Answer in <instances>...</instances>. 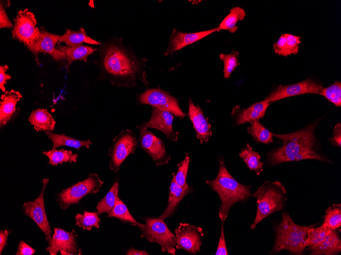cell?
<instances>
[{
	"label": "cell",
	"instance_id": "e575fe53",
	"mask_svg": "<svg viewBox=\"0 0 341 255\" xmlns=\"http://www.w3.org/2000/svg\"><path fill=\"white\" fill-rule=\"evenodd\" d=\"M97 212L83 211V214L78 213L75 216L76 225L83 230L90 231L93 227L99 228L101 219Z\"/></svg>",
	"mask_w": 341,
	"mask_h": 255
},
{
	"label": "cell",
	"instance_id": "e0dca14e",
	"mask_svg": "<svg viewBox=\"0 0 341 255\" xmlns=\"http://www.w3.org/2000/svg\"><path fill=\"white\" fill-rule=\"evenodd\" d=\"M215 32H218L217 27L194 33H183L174 28L170 34L169 43L164 55H172L175 52Z\"/></svg>",
	"mask_w": 341,
	"mask_h": 255
},
{
	"label": "cell",
	"instance_id": "bcb514c9",
	"mask_svg": "<svg viewBox=\"0 0 341 255\" xmlns=\"http://www.w3.org/2000/svg\"><path fill=\"white\" fill-rule=\"evenodd\" d=\"M12 232V230H5L0 231V254L7 245L8 235Z\"/></svg>",
	"mask_w": 341,
	"mask_h": 255
},
{
	"label": "cell",
	"instance_id": "ba28073f",
	"mask_svg": "<svg viewBox=\"0 0 341 255\" xmlns=\"http://www.w3.org/2000/svg\"><path fill=\"white\" fill-rule=\"evenodd\" d=\"M138 146L135 133L130 129L121 131L113 139L109 149V167L115 173L118 172L123 161L133 154Z\"/></svg>",
	"mask_w": 341,
	"mask_h": 255
},
{
	"label": "cell",
	"instance_id": "9c48e42d",
	"mask_svg": "<svg viewBox=\"0 0 341 255\" xmlns=\"http://www.w3.org/2000/svg\"><path fill=\"white\" fill-rule=\"evenodd\" d=\"M14 21L13 37L23 43L28 49L32 47L40 34L34 14L28 9L20 10Z\"/></svg>",
	"mask_w": 341,
	"mask_h": 255
},
{
	"label": "cell",
	"instance_id": "f546056e",
	"mask_svg": "<svg viewBox=\"0 0 341 255\" xmlns=\"http://www.w3.org/2000/svg\"><path fill=\"white\" fill-rule=\"evenodd\" d=\"M239 155L249 168L251 171H254L257 175L263 171V163L260 160L261 157L258 152L253 151L249 144H247L246 147L242 149Z\"/></svg>",
	"mask_w": 341,
	"mask_h": 255
},
{
	"label": "cell",
	"instance_id": "5b68a950",
	"mask_svg": "<svg viewBox=\"0 0 341 255\" xmlns=\"http://www.w3.org/2000/svg\"><path fill=\"white\" fill-rule=\"evenodd\" d=\"M286 189L279 181L266 180L252 196L257 200V210L254 222L251 225L254 230L257 224L272 213L280 211L286 205Z\"/></svg>",
	"mask_w": 341,
	"mask_h": 255
},
{
	"label": "cell",
	"instance_id": "ab89813d",
	"mask_svg": "<svg viewBox=\"0 0 341 255\" xmlns=\"http://www.w3.org/2000/svg\"><path fill=\"white\" fill-rule=\"evenodd\" d=\"M190 159L188 153L183 160L177 164L178 169L176 174H174L175 179L177 184L183 188L188 185L186 182V177L189 167Z\"/></svg>",
	"mask_w": 341,
	"mask_h": 255
},
{
	"label": "cell",
	"instance_id": "d6986e66",
	"mask_svg": "<svg viewBox=\"0 0 341 255\" xmlns=\"http://www.w3.org/2000/svg\"><path fill=\"white\" fill-rule=\"evenodd\" d=\"M188 115L197 133L196 136L202 144L209 141L212 135L211 125L206 118L201 107L194 104L191 98L189 99Z\"/></svg>",
	"mask_w": 341,
	"mask_h": 255
},
{
	"label": "cell",
	"instance_id": "6da1fadb",
	"mask_svg": "<svg viewBox=\"0 0 341 255\" xmlns=\"http://www.w3.org/2000/svg\"><path fill=\"white\" fill-rule=\"evenodd\" d=\"M102 50V75L112 84L132 88L138 86V81L149 84L144 71L147 59L137 56L131 47L120 40L108 43Z\"/></svg>",
	"mask_w": 341,
	"mask_h": 255
},
{
	"label": "cell",
	"instance_id": "ac0fdd59",
	"mask_svg": "<svg viewBox=\"0 0 341 255\" xmlns=\"http://www.w3.org/2000/svg\"><path fill=\"white\" fill-rule=\"evenodd\" d=\"M61 36L48 33L45 30L40 31V36L36 40L34 45L29 48L36 57L39 52H44L50 54L55 61L65 59V55L63 52L58 50L56 47L59 42ZM37 63L38 62L37 61Z\"/></svg>",
	"mask_w": 341,
	"mask_h": 255
},
{
	"label": "cell",
	"instance_id": "7dc6e473",
	"mask_svg": "<svg viewBox=\"0 0 341 255\" xmlns=\"http://www.w3.org/2000/svg\"><path fill=\"white\" fill-rule=\"evenodd\" d=\"M127 255H149L150 254L145 250H138L134 248L129 249L127 252Z\"/></svg>",
	"mask_w": 341,
	"mask_h": 255
},
{
	"label": "cell",
	"instance_id": "d4e9b609",
	"mask_svg": "<svg viewBox=\"0 0 341 255\" xmlns=\"http://www.w3.org/2000/svg\"><path fill=\"white\" fill-rule=\"evenodd\" d=\"M340 251V239L335 230L331 229L322 243L310 254L335 255Z\"/></svg>",
	"mask_w": 341,
	"mask_h": 255
},
{
	"label": "cell",
	"instance_id": "52a82bcc",
	"mask_svg": "<svg viewBox=\"0 0 341 255\" xmlns=\"http://www.w3.org/2000/svg\"><path fill=\"white\" fill-rule=\"evenodd\" d=\"M104 182L98 175L91 173L86 179L63 189L58 194V201L62 209L76 204L85 196L97 193Z\"/></svg>",
	"mask_w": 341,
	"mask_h": 255
},
{
	"label": "cell",
	"instance_id": "484cf974",
	"mask_svg": "<svg viewBox=\"0 0 341 255\" xmlns=\"http://www.w3.org/2000/svg\"><path fill=\"white\" fill-rule=\"evenodd\" d=\"M45 133L48 138L52 141V150H53L61 146L69 147L77 150H79L81 147H85L89 149L90 145L92 144L89 139L86 140H80L70 137L65 134L54 133L52 131H47Z\"/></svg>",
	"mask_w": 341,
	"mask_h": 255
},
{
	"label": "cell",
	"instance_id": "4dcf8cb0",
	"mask_svg": "<svg viewBox=\"0 0 341 255\" xmlns=\"http://www.w3.org/2000/svg\"><path fill=\"white\" fill-rule=\"evenodd\" d=\"M107 217H115L121 220L124 223H130L132 225L137 226L139 229L144 224L137 222L131 215L126 205L118 197L115 205L112 211L108 214Z\"/></svg>",
	"mask_w": 341,
	"mask_h": 255
},
{
	"label": "cell",
	"instance_id": "8fae6325",
	"mask_svg": "<svg viewBox=\"0 0 341 255\" xmlns=\"http://www.w3.org/2000/svg\"><path fill=\"white\" fill-rule=\"evenodd\" d=\"M42 182L43 186L39 195L33 201L23 203L22 209L25 215L32 219L44 234L48 244L52 237L51 226L45 210L44 192L49 179H44Z\"/></svg>",
	"mask_w": 341,
	"mask_h": 255
},
{
	"label": "cell",
	"instance_id": "44dd1931",
	"mask_svg": "<svg viewBox=\"0 0 341 255\" xmlns=\"http://www.w3.org/2000/svg\"><path fill=\"white\" fill-rule=\"evenodd\" d=\"M18 91L13 89L6 91L1 97L0 126L2 127L8 123L16 112L17 103L22 98Z\"/></svg>",
	"mask_w": 341,
	"mask_h": 255
},
{
	"label": "cell",
	"instance_id": "74e56055",
	"mask_svg": "<svg viewBox=\"0 0 341 255\" xmlns=\"http://www.w3.org/2000/svg\"><path fill=\"white\" fill-rule=\"evenodd\" d=\"M238 52L235 50H232L228 54L221 53L220 54V60L224 63L223 73L225 78H229L231 73L237 66L240 65L238 60Z\"/></svg>",
	"mask_w": 341,
	"mask_h": 255
},
{
	"label": "cell",
	"instance_id": "9a60e30c",
	"mask_svg": "<svg viewBox=\"0 0 341 255\" xmlns=\"http://www.w3.org/2000/svg\"><path fill=\"white\" fill-rule=\"evenodd\" d=\"M173 120L174 116L170 112L153 107L150 120L137 126L136 128L140 132L148 128L156 129L162 132L167 140L177 141L179 132L175 131L173 128Z\"/></svg>",
	"mask_w": 341,
	"mask_h": 255
},
{
	"label": "cell",
	"instance_id": "277c9868",
	"mask_svg": "<svg viewBox=\"0 0 341 255\" xmlns=\"http://www.w3.org/2000/svg\"><path fill=\"white\" fill-rule=\"evenodd\" d=\"M313 225H298L287 212H283L282 220L275 230L276 239L271 253L287 250L291 254H302L307 247L308 230Z\"/></svg>",
	"mask_w": 341,
	"mask_h": 255
},
{
	"label": "cell",
	"instance_id": "2e32d148",
	"mask_svg": "<svg viewBox=\"0 0 341 255\" xmlns=\"http://www.w3.org/2000/svg\"><path fill=\"white\" fill-rule=\"evenodd\" d=\"M139 141L142 149L152 158L156 166L165 164L170 160L163 141L148 130L140 132Z\"/></svg>",
	"mask_w": 341,
	"mask_h": 255
},
{
	"label": "cell",
	"instance_id": "f6af8a7d",
	"mask_svg": "<svg viewBox=\"0 0 341 255\" xmlns=\"http://www.w3.org/2000/svg\"><path fill=\"white\" fill-rule=\"evenodd\" d=\"M13 24L8 18L5 9L1 4L0 6V27L1 28H10L13 27Z\"/></svg>",
	"mask_w": 341,
	"mask_h": 255
},
{
	"label": "cell",
	"instance_id": "b9f144b4",
	"mask_svg": "<svg viewBox=\"0 0 341 255\" xmlns=\"http://www.w3.org/2000/svg\"><path fill=\"white\" fill-rule=\"evenodd\" d=\"M333 146L340 147L341 146V124L337 123L334 128L333 136L329 139Z\"/></svg>",
	"mask_w": 341,
	"mask_h": 255
},
{
	"label": "cell",
	"instance_id": "d6a6232c",
	"mask_svg": "<svg viewBox=\"0 0 341 255\" xmlns=\"http://www.w3.org/2000/svg\"><path fill=\"white\" fill-rule=\"evenodd\" d=\"M247 128L248 133L256 141L264 144L273 143V133L264 127L258 121L250 122Z\"/></svg>",
	"mask_w": 341,
	"mask_h": 255
},
{
	"label": "cell",
	"instance_id": "5bb4252c",
	"mask_svg": "<svg viewBox=\"0 0 341 255\" xmlns=\"http://www.w3.org/2000/svg\"><path fill=\"white\" fill-rule=\"evenodd\" d=\"M175 235L177 249H183L192 254L200 251L201 237L204 235L201 227L187 223H180L175 230Z\"/></svg>",
	"mask_w": 341,
	"mask_h": 255
},
{
	"label": "cell",
	"instance_id": "7c38bea8",
	"mask_svg": "<svg viewBox=\"0 0 341 255\" xmlns=\"http://www.w3.org/2000/svg\"><path fill=\"white\" fill-rule=\"evenodd\" d=\"M323 87L314 80L307 78L289 85H279L265 98L270 103L278 100L305 94H320Z\"/></svg>",
	"mask_w": 341,
	"mask_h": 255
},
{
	"label": "cell",
	"instance_id": "8d00e7d4",
	"mask_svg": "<svg viewBox=\"0 0 341 255\" xmlns=\"http://www.w3.org/2000/svg\"><path fill=\"white\" fill-rule=\"evenodd\" d=\"M193 189V187L188 185L183 188L179 186L175 192L173 200L170 202H168L167 207L159 217L164 219L172 215L181 201L186 195L192 192Z\"/></svg>",
	"mask_w": 341,
	"mask_h": 255
},
{
	"label": "cell",
	"instance_id": "7bdbcfd3",
	"mask_svg": "<svg viewBox=\"0 0 341 255\" xmlns=\"http://www.w3.org/2000/svg\"><path fill=\"white\" fill-rule=\"evenodd\" d=\"M36 250L23 241L19 243L16 255H32Z\"/></svg>",
	"mask_w": 341,
	"mask_h": 255
},
{
	"label": "cell",
	"instance_id": "cb8c5ba5",
	"mask_svg": "<svg viewBox=\"0 0 341 255\" xmlns=\"http://www.w3.org/2000/svg\"><path fill=\"white\" fill-rule=\"evenodd\" d=\"M57 48L64 53L66 61V66L68 70L69 66L72 62L76 60L86 62L88 56L97 50L96 48L82 44L75 46L59 45Z\"/></svg>",
	"mask_w": 341,
	"mask_h": 255
},
{
	"label": "cell",
	"instance_id": "836d02e7",
	"mask_svg": "<svg viewBox=\"0 0 341 255\" xmlns=\"http://www.w3.org/2000/svg\"><path fill=\"white\" fill-rule=\"evenodd\" d=\"M332 229L321 225L309 228L307 237V247L311 252L315 249L323 241L327 235Z\"/></svg>",
	"mask_w": 341,
	"mask_h": 255
},
{
	"label": "cell",
	"instance_id": "4316f807",
	"mask_svg": "<svg viewBox=\"0 0 341 255\" xmlns=\"http://www.w3.org/2000/svg\"><path fill=\"white\" fill-rule=\"evenodd\" d=\"M58 42H64L68 46H78L82 45L83 43L94 45L101 44L88 36L85 30L82 27L77 31L66 30L65 33L60 36Z\"/></svg>",
	"mask_w": 341,
	"mask_h": 255
},
{
	"label": "cell",
	"instance_id": "83f0119b",
	"mask_svg": "<svg viewBox=\"0 0 341 255\" xmlns=\"http://www.w3.org/2000/svg\"><path fill=\"white\" fill-rule=\"evenodd\" d=\"M246 14L243 9L239 7H235L231 9L229 14L225 17L217 27L218 31L221 30L228 31L231 33L237 31V22L243 20Z\"/></svg>",
	"mask_w": 341,
	"mask_h": 255
},
{
	"label": "cell",
	"instance_id": "30bf717a",
	"mask_svg": "<svg viewBox=\"0 0 341 255\" xmlns=\"http://www.w3.org/2000/svg\"><path fill=\"white\" fill-rule=\"evenodd\" d=\"M139 101L161 110L167 111L183 119L186 116L181 110L178 100L168 92L159 88L145 90L138 97Z\"/></svg>",
	"mask_w": 341,
	"mask_h": 255
},
{
	"label": "cell",
	"instance_id": "7a4b0ae2",
	"mask_svg": "<svg viewBox=\"0 0 341 255\" xmlns=\"http://www.w3.org/2000/svg\"><path fill=\"white\" fill-rule=\"evenodd\" d=\"M318 124V122H313L302 129L289 133H273V136L283 141V145L268 153L267 160L269 164L274 165L305 159L327 162L326 158L320 152L319 144L315 136Z\"/></svg>",
	"mask_w": 341,
	"mask_h": 255
},
{
	"label": "cell",
	"instance_id": "4fadbf2b",
	"mask_svg": "<svg viewBox=\"0 0 341 255\" xmlns=\"http://www.w3.org/2000/svg\"><path fill=\"white\" fill-rule=\"evenodd\" d=\"M51 242L46 250L51 255L81 254V250L77 244V234L74 230L68 232L61 228H55Z\"/></svg>",
	"mask_w": 341,
	"mask_h": 255
},
{
	"label": "cell",
	"instance_id": "1f68e13d",
	"mask_svg": "<svg viewBox=\"0 0 341 255\" xmlns=\"http://www.w3.org/2000/svg\"><path fill=\"white\" fill-rule=\"evenodd\" d=\"M43 154L49 159L48 164L55 166L63 162H76L79 156L77 154H73L71 151L64 149L43 151Z\"/></svg>",
	"mask_w": 341,
	"mask_h": 255
},
{
	"label": "cell",
	"instance_id": "3957f363",
	"mask_svg": "<svg viewBox=\"0 0 341 255\" xmlns=\"http://www.w3.org/2000/svg\"><path fill=\"white\" fill-rule=\"evenodd\" d=\"M219 169L216 177L206 183L219 195L221 204L218 216L222 222L226 219L231 207L236 203L245 201L251 196V185L238 182L227 170L223 156L218 158Z\"/></svg>",
	"mask_w": 341,
	"mask_h": 255
},
{
	"label": "cell",
	"instance_id": "8992f818",
	"mask_svg": "<svg viewBox=\"0 0 341 255\" xmlns=\"http://www.w3.org/2000/svg\"><path fill=\"white\" fill-rule=\"evenodd\" d=\"M145 224L140 228L141 238H145L149 242L159 244L162 252L175 254L176 237L169 230L163 219L160 217H147Z\"/></svg>",
	"mask_w": 341,
	"mask_h": 255
},
{
	"label": "cell",
	"instance_id": "f1b7e54d",
	"mask_svg": "<svg viewBox=\"0 0 341 255\" xmlns=\"http://www.w3.org/2000/svg\"><path fill=\"white\" fill-rule=\"evenodd\" d=\"M118 186L119 179L117 178L106 195L98 203L96 208L99 215L105 212L108 214L112 211L118 197Z\"/></svg>",
	"mask_w": 341,
	"mask_h": 255
},
{
	"label": "cell",
	"instance_id": "ffe728a7",
	"mask_svg": "<svg viewBox=\"0 0 341 255\" xmlns=\"http://www.w3.org/2000/svg\"><path fill=\"white\" fill-rule=\"evenodd\" d=\"M270 103L265 99L256 102L246 109L236 106L233 108L231 114L236 125L258 121L263 118Z\"/></svg>",
	"mask_w": 341,
	"mask_h": 255
},
{
	"label": "cell",
	"instance_id": "7402d4cb",
	"mask_svg": "<svg viewBox=\"0 0 341 255\" xmlns=\"http://www.w3.org/2000/svg\"><path fill=\"white\" fill-rule=\"evenodd\" d=\"M301 37L290 34H283L274 43L273 49L276 54L287 56L298 53L299 44L302 42Z\"/></svg>",
	"mask_w": 341,
	"mask_h": 255
},
{
	"label": "cell",
	"instance_id": "f35d334b",
	"mask_svg": "<svg viewBox=\"0 0 341 255\" xmlns=\"http://www.w3.org/2000/svg\"><path fill=\"white\" fill-rule=\"evenodd\" d=\"M320 95L324 97L337 107L341 106V82L336 80L331 86L324 88Z\"/></svg>",
	"mask_w": 341,
	"mask_h": 255
},
{
	"label": "cell",
	"instance_id": "d590c367",
	"mask_svg": "<svg viewBox=\"0 0 341 255\" xmlns=\"http://www.w3.org/2000/svg\"><path fill=\"white\" fill-rule=\"evenodd\" d=\"M322 225L336 230L341 225L340 204H333L325 211Z\"/></svg>",
	"mask_w": 341,
	"mask_h": 255
},
{
	"label": "cell",
	"instance_id": "60d3db41",
	"mask_svg": "<svg viewBox=\"0 0 341 255\" xmlns=\"http://www.w3.org/2000/svg\"><path fill=\"white\" fill-rule=\"evenodd\" d=\"M224 222H222L221 230V235L218 241L217 250L215 252L216 255H228V252L226 247L224 236Z\"/></svg>",
	"mask_w": 341,
	"mask_h": 255
},
{
	"label": "cell",
	"instance_id": "603a6c76",
	"mask_svg": "<svg viewBox=\"0 0 341 255\" xmlns=\"http://www.w3.org/2000/svg\"><path fill=\"white\" fill-rule=\"evenodd\" d=\"M28 121L37 132L53 131L56 125L53 116L44 108L33 110L28 118Z\"/></svg>",
	"mask_w": 341,
	"mask_h": 255
},
{
	"label": "cell",
	"instance_id": "ee69618b",
	"mask_svg": "<svg viewBox=\"0 0 341 255\" xmlns=\"http://www.w3.org/2000/svg\"><path fill=\"white\" fill-rule=\"evenodd\" d=\"M8 68V65L0 66V88L3 92H6L5 84L7 83V81L11 78V76L5 73Z\"/></svg>",
	"mask_w": 341,
	"mask_h": 255
}]
</instances>
